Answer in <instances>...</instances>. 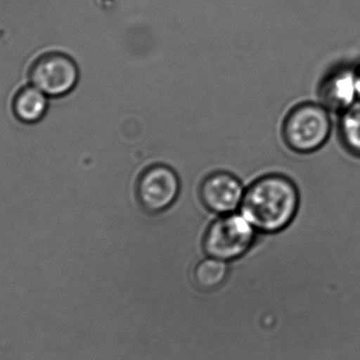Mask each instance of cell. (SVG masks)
<instances>
[{"mask_svg":"<svg viewBox=\"0 0 360 360\" xmlns=\"http://www.w3.org/2000/svg\"><path fill=\"white\" fill-rule=\"evenodd\" d=\"M300 203V191L293 180L273 173L250 184L240 212L257 232L276 234L293 222Z\"/></svg>","mask_w":360,"mask_h":360,"instance_id":"obj_1","label":"cell"},{"mask_svg":"<svg viewBox=\"0 0 360 360\" xmlns=\"http://www.w3.org/2000/svg\"><path fill=\"white\" fill-rule=\"evenodd\" d=\"M243 184L234 175L216 171L207 175L199 186V199L205 209L218 215L235 213L243 202Z\"/></svg>","mask_w":360,"mask_h":360,"instance_id":"obj_7","label":"cell"},{"mask_svg":"<svg viewBox=\"0 0 360 360\" xmlns=\"http://www.w3.org/2000/svg\"><path fill=\"white\" fill-rule=\"evenodd\" d=\"M12 107L17 120L25 124H35L46 115L48 99L35 86H25L15 95Z\"/></svg>","mask_w":360,"mask_h":360,"instance_id":"obj_8","label":"cell"},{"mask_svg":"<svg viewBox=\"0 0 360 360\" xmlns=\"http://www.w3.org/2000/svg\"><path fill=\"white\" fill-rule=\"evenodd\" d=\"M338 134L342 148L360 158V101L338 115Z\"/></svg>","mask_w":360,"mask_h":360,"instance_id":"obj_10","label":"cell"},{"mask_svg":"<svg viewBox=\"0 0 360 360\" xmlns=\"http://www.w3.org/2000/svg\"><path fill=\"white\" fill-rule=\"evenodd\" d=\"M256 232L241 213L221 215L205 231L203 251L209 257L226 262L239 259L253 247Z\"/></svg>","mask_w":360,"mask_h":360,"instance_id":"obj_3","label":"cell"},{"mask_svg":"<svg viewBox=\"0 0 360 360\" xmlns=\"http://www.w3.org/2000/svg\"><path fill=\"white\" fill-rule=\"evenodd\" d=\"M355 65H356L357 74H359V82H360V60L359 61V63H355Z\"/></svg>","mask_w":360,"mask_h":360,"instance_id":"obj_11","label":"cell"},{"mask_svg":"<svg viewBox=\"0 0 360 360\" xmlns=\"http://www.w3.org/2000/svg\"><path fill=\"white\" fill-rule=\"evenodd\" d=\"M317 98L328 111L340 115L360 101V82L356 65H336L330 70L317 88Z\"/></svg>","mask_w":360,"mask_h":360,"instance_id":"obj_6","label":"cell"},{"mask_svg":"<svg viewBox=\"0 0 360 360\" xmlns=\"http://www.w3.org/2000/svg\"><path fill=\"white\" fill-rule=\"evenodd\" d=\"M179 175L167 165L148 167L137 180V200L141 209L149 214L167 211L179 198Z\"/></svg>","mask_w":360,"mask_h":360,"instance_id":"obj_5","label":"cell"},{"mask_svg":"<svg viewBox=\"0 0 360 360\" xmlns=\"http://www.w3.org/2000/svg\"><path fill=\"white\" fill-rule=\"evenodd\" d=\"M29 77L32 84L46 96L61 97L74 90L79 72L71 57L51 52L41 55L32 63Z\"/></svg>","mask_w":360,"mask_h":360,"instance_id":"obj_4","label":"cell"},{"mask_svg":"<svg viewBox=\"0 0 360 360\" xmlns=\"http://www.w3.org/2000/svg\"><path fill=\"white\" fill-rule=\"evenodd\" d=\"M333 130L332 113L321 103L307 101L296 105L283 124L287 147L298 154H312L325 147Z\"/></svg>","mask_w":360,"mask_h":360,"instance_id":"obj_2","label":"cell"},{"mask_svg":"<svg viewBox=\"0 0 360 360\" xmlns=\"http://www.w3.org/2000/svg\"><path fill=\"white\" fill-rule=\"evenodd\" d=\"M229 276L226 262L217 258L207 257L201 260L193 271V283L197 289L203 292H213L226 283Z\"/></svg>","mask_w":360,"mask_h":360,"instance_id":"obj_9","label":"cell"}]
</instances>
